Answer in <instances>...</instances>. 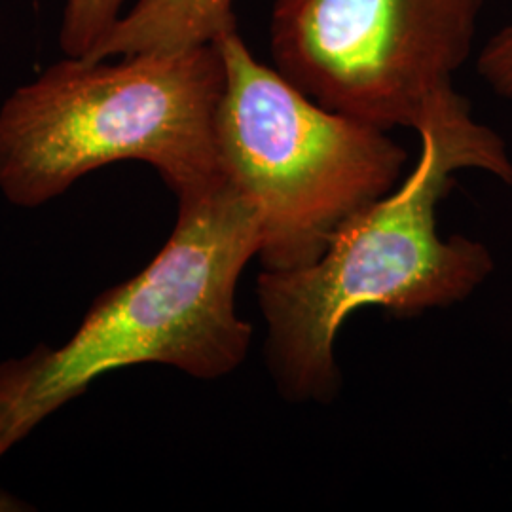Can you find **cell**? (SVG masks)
Returning <instances> with one entry per match:
<instances>
[{
    "label": "cell",
    "instance_id": "cell-7",
    "mask_svg": "<svg viewBox=\"0 0 512 512\" xmlns=\"http://www.w3.org/2000/svg\"><path fill=\"white\" fill-rule=\"evenodd\" d=\"M124 0H65L59 31L61 50L69 57H86L122 18Z\"/></svg>",
    "mask_w": 512,
    "mask_h": 512
},
{
    "label": "cell",
    "instance_id": "cell-6",
    "mask_svg": "<svg viewBox=\"0 0 512 512\" xmlns=\"http://www.w3.org/2000/svg\"><path fill=\"white\" fill-rule=\"evenodd\" d=\"M234 0H139L90 54L101 61L143 52H173L209 44L236 25Z\"/></svg>",
    "mask_w": 512,
    "mask_h": 512
},
{
    "label": "cell",
    "instance_id": "cell-8",
    "mask_svg": "<svg viewBox=\"0 0 512 512\" xmlns=\"http://www.w3.org/2000/svg\"><path fill=\"white\" fill-rule=\"evenodd\" d=\"M478 73L497 95L512 99V19L482 48Z\"/></svg>",
    "mask_w": 512,
    "mask_h": 512
},
{
    "label": "cell",
    "instance_id": "cell-1",
    "mask_svg": "<svg viewBox=\"0 0 512 512\" xmlns=\"http://www.w3.org/2000/svg\"><path fill=\"white\" fill-rule=\"evenodd\" d=\"M416 131L420 158L403 183L346 220L315 262L264 270L256 281L270 365L291 399L334 397L340 384L334 342L353 311L378 306L416 315L446 308L494 270L482 243L440 238L437 205L461 169H480L512 184L505 141L476 122L469 101L454 88L440 95Z\"/></svg>",
    "mask_w": 512,
    "mask_h": 512
},
{
    "label": "cell",
    "instance_id": "cell-5",
    "mask_svg": "<svg viewBox=\"0 0 512 512\" xmlns=\"http://www.w3.org/2000/svg\"><path fill=\"white\" fill-rule=\"evenodd\" d=\"M484 0H275V71L325 109L420 128L475 42Z\"/></svg>",
    "mask_w": 512,
    "mask_h": 512
},
{
    "label": "cell",
    "instance_id": "cell-2",
    "mask_svg": "<svg viewBox=\"0 0 512 512\" xmlns=\"http://www.w3.org/2000/svg\"><path fill=\"white\" fill-rule=\"evenodd\" d=\"M177 202L162 251L101 294L63 346L0 363V459L109 372L158 363L215 380L245 361L253 330L236 313V287L260 249L255 207L226 179ZM23 509L0 492V512Z\"/></svg>",
    "mask_w": 512,
    "mask_h": 512
},
{
    "label": "cell",
    "instance_id": "cell-3",
    "mask_svg": "<svg viewBox=\"0 0 512 512\" xmlns=\"http://www.w3.org/2000/svg\"><path fill=\"white\" fill-rule=\"evenodd\" d=\"M226 84L215 42L86 61L69 57L0 107V192L38 207L99 167L152 165L177 200L224 183L217 112Z\"/></svg>",
    "mask_w": 512,
    "mask_h": 512
},
{
    "label": "cell",
    "instance_id": "cell-4",
    "mask_svg": "<svg viewBox=\"0 0 512 512\" xmlns=\"http://www.w3.org/2000/svg\"><path fill=\"white\" fill-rule=\"evenodd\" d=\"M213 42L226 71L222 173L255 207L262 268H304L346 220L397 186L408 154L385 129L321 107L260 63L236 25Z\"/></svg>",
    "mask_w": 512,
    "mask_h": 512
}]
</instances>
